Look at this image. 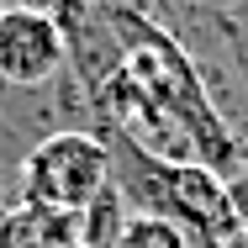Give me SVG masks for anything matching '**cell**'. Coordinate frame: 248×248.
<instances>
[{
	"label": "cell",
	"mask_w": 248,
	"mask_h": 248,
	"mask_svg": "<svg viewBox=\"0 0 248 248\" xmlns=\"http://www.w3.org/2000/svg\"><path fill=\"white\" fill-rule=\"evenodd\" d=\"M153 217L185 227V232H190L196 243H206V248L227 243V238L243 227L238 211H232L227 185H222L206 164H164V169H153Z\"/></svg>",
	"instance_id": "2"
},
{
	"label": "cell",
	"mask_w": 248,
	"mask_h": 248,
	"mask_svg": "<svg viewBox=\"0 0 248 248\" xmlns=\"http://www.w3.org/2000/svg\"><path fill=\"white\" fill-rule=\"evenodd\" d=\"M111 185V153L95 132H53L21 158V201L79 217Z\"/></svg>",
	"instance_id": "1"
},
{
	"label": "cell",
	"mask_w": 248,
	"mask_h": 248,
	"mask_svg": "<svg viewBox=\"0 0 248 248\" xmlns=\"http://www.w3.org/2000/svg\"><path fill=\"white\" fill-rule=\"evenodd\" d=\"M69 43L63 27L37 5H5L0 11V85L37 90L63 69Z\"/></svg>",
	"instance_id": "3"
},
{
	"label": "cell",
	"mask_w": 248,
	"mask_h": 248,
	"mask_svg": "<svg viewBox=\"0 0 248 248\" xmlns=\"http://www.w3.org/2000/svg\"><path fill=\"white\" fill-rule=\"evenodd\" d=\"M217 248H248V227H238V232H232L227 243H217Z\"/></svg>",
	"instance_id": "5"
},
{
	"label": "cell",
	"mask_w": 248,
	"mask_h": 248,
	"mask_svg": "<svg viewBox=\"0 0 248 248\" xmlns=\"http://www.w3.org/2000/svg\"><path fill=\"white\" fill-rule=\"evenodd\" d=\"M111 248H185V232L174 227V222H164V217H132L122 232H116V243Z\"/></svg>",
	"instance_id": "4"
},
{
	"label": "cell",
	"mask_w": 248,
	"mask_h": 248,
	"mask_svg": "<svg viewBox=\"0 0 248 248\" xmlns=\"http://www.w3.org/2000/svg\"><path fill=\"white\" fill-rule=\"evenodd\" d=\"M11 5H32V0H11Z\"/></svg>",
	"instance_id": "6"
}]
</instances>
